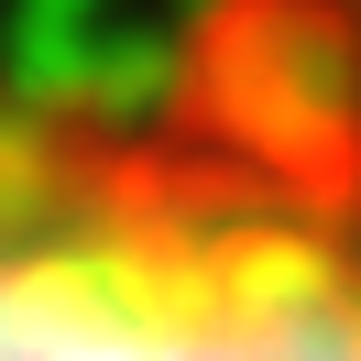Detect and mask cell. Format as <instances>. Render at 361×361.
I'll list each match as a JSON object with an SVG mask.
<instances>
[{
    "instance_id": "6da1fadb",
    "label": "cell",
    "mask_w": 361,
    "mask_h": 361,
    "mask_svg": "<svg viewBox=\"0 0 361 361\" xmlns=\"http://www.w3.org/2000/svg\"><path fill=\"white\" fill-rule=\"evenodd\" d=\"M0 350H361V0L0 99Z\"/></svg>"
}]
</instances>
